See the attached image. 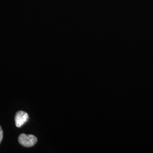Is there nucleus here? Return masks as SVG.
I'll return each mask as SVG.
<instances>
[{
	"instance_id": "nucleus-1",
	"label": "nucleus",
	"mask_w": 153,
	"mask_h": 153,
	"mask_svg": "<svg viewBox=\"0 0 153 153\" xmlns=\"http://www.w3.org/2000/svg\"><path fill=\"white\" fill-rule=\"evenodd\" d=\"M37 138L33 134L27 135L26 134H21L18 137V141L24 147L30 148L34 146L37 142Z\"/></svg>"
},
{
	"instance_id": "nucleus-2",
	"label": "nucleus",
	"mask_w": 153,
	"mask_h": 153,
	"mask_svg": "<svg viewBox=\"0 0 153 153\" xmlns=\"http://www.w3.org/2000/svg\"><path fill=\"white\" fill-rule=\"evenodd\" d=\"M29 116L27 113L23 111H19L17 112L15 116V122L16 127H21L25 124V123L27 122Z\"/></svg>"
},
{
	"instance_id": "nucleus-3",
	"label": "nucleus",
	"mask_w": 153,
	"mask_h": 153,
	"mask_svg": "<svg viewBox=\"0 0 153 153\" xmlns=\"http://www.w3.org/2000/svg\"><path fill=\"white\" fill-rule=\"evenodd\" d=\"M2 138H3V131L1 128V126H0V143L2 140Z\"/></svg>"
}]
</instances>
